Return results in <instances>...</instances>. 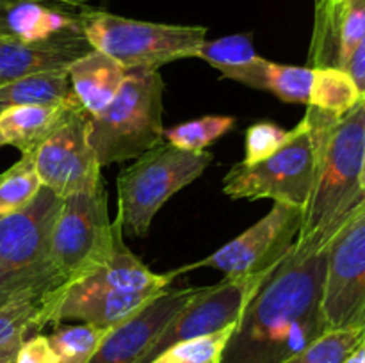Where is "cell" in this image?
I'll use <instances>...</instances> for the list:
<instances>
[{
    "label": "cell",
    "mask_w": 365,
    "mask_h": 363,
    "mask_svg": "<svg viewBox=\"0 0 365 363\" xmlns=\"http://www.w3.org/2000/svg\"><path fill=\"white\" fill-rule=\"evenodd\" d=\"M324 274L327 249H289L235 324L221 363H282L328 331Z\"/></svg>",
    "instance_id": "cell-1"
},
{
    "label": "cell",
    "mask_w": 365,
    "mask_h": 363,
    "mask_svg": "<svg viewBox=\"0 0 365 363\" xmlns=\"http://www.w3.org/2000/svg\"><path fill=\"white\" fill-rule=\"evenodd\" d=\"M305 120L314 148V177L292 248L299 253H317L327 249L335 233L365 203V96L342 116L309 107Z\"/></svg>",
    "instance_id": "cell-2"
},
{
    "label": "cell",
    "mask_w": 365,
    "mask_h": 363,
    "mask_svg": "<svg viewBox=\"0 0 365 363\" xmlns=\"http://www.w3.org/2000/svg\"><path fill=\"white\" fill-rule=\"evenodd\" d=\"M63 198L46 187L18 212L0 217V305L46 298L63 287L52 262V233Z\"/></svg>",
    "instance_id": "cell-3"
},
{
    "label": "cell",
    "mask_w": 365,
    "mask_h": 363,
    "mask_svg": "<svg viewBox=\"0 0 365 363\" xmlns=\"http://www.w3.org/2000/svg\"><path fill=\"white\" fill-rule=\"evenodd\" d=\"M164 80L159 70H128L114 102L91 116L89 141L100 166L138 159L164 141Z\"/></svg>",
    "instance_id": "cell-4"
},
{
    "label": "cell",
    "mask_w": 365,
    "mask_h": 363,
    "mask_svg": "<svg viewBox=\"0 0 365 363\" xmlns=\"http://www.w3.org/2000/svg\"><path fill=\"white\" fill-rule=\"evenodd\" d=\"M82 34L93 50L103 52L125 70H159L163 64L196 57L209 28L132 20L102 9L78 13Z\"/></svg>",
    "instance_id": "cell-5"
},
{
    "label": "cell",
    "mask_w": 365,
    "mask_h": 363,
    "mask_svg": "<svg viewBox=\"0 0 365 363\" xmlns=\"http://www.w3.org/2000/svg\"><path fill=\"white\" fill-rule=\"evenodd\" d=\"M210 162L212 153L185 152L163 141L123 167L118 174L116 214L123 235L146 237L160 206L202 177Z\"/></svg>",
    "instance_id": "cell-6"
},
{
    "label": "cell",
    "mask_w": 365,
    "mask_h": 363,
    "mask_svg": "<svg viewBox=\"0 0 365 363\" xmlns=\"http://www.w3.org/2000/svg\"><path fill=\"white\" fill-rule=\"evenodd\" d=\"M314 177V148L305 116L278 152L255 164H235L223 178L232 199H273L305 210Z\"/></svg>",
    "instance_id": "cell-7"
},
{
    "label": "cell",
    "mask_w": 365,
    "mask_h": 363,
    "mask_svg": "<svg viewBox=\"0 0 365 363\" xmlns=\"http://www.w3.org/2000/svg\"><path fill=\"white\" fill-rule=\"evenodd\" d=\"M113 235L103 184L95 191L63 198L52 233V262L63 287L106 263Z\"/></svg>",
    "instance_id": "cell-8"
},
{
    "label": "cell",
    "mask_w": 365,
    "mask_h": 363,
    "mask_svg": "<svg viewBox=\"0 0 365 363\" xmlns=\"http://www.w3.org/2000/svg\"><path fill=\"white\" fill-rule=\"evenodd\" d=\"M277 267H264L242 276H225L220 283L200 287L198 294L168 324L141 363L152 362L157 354L178 342L216 333L230 324L239 322L245 310Z\"/></svg>",
    "instance_id": "cell-9"
},
{
    "label": "cell",
    "mask_w": 365,
    "mask_h": 363,
    "mask_svg": "<svg viewBox=\"0 0 365 363\" xmlns=\"http://www.w3.org/2000/svg\"><path fill=\"white\" fill-rule=\"evenodd\" d=\"M323 317L328 330L365 327V203L327 246Z\"/></svg>",
    "instance_id": "cell-10"
},
{
    "label": "cell",
    "mask_w": 365,
    "mask_h": 363,
    "mask_svg": "<svg viewBox=\"0 0 365 363\" xmlns=\"http://www.w3.org/2000/svg\"><path fill=\"white\" fill-rule=\"evenodd\" d=\"M302 223V209L274 203L267 216L227 242L223 248L200 262L178 267L175 273L182 274L187 269L212 267L225 273V276H242L264 267H277L294 244Z\"/></svg>",
    "instance_id": "cell-11"
},
{
    "label": "cell",
    "mask_w": 365,
    "mask_h": 363,
    "mask_svg": "<svg viewBox=\"0 0 365 363\" xmlns=\"http://www.w3.org/2000/svg\"><path fill=\"white\" fill-rule=\"evenodd\" d=\"M89 125L91 114L78 109L32 153L41 185L59 198L95 191L103 184L102 166L89 141Z\"/></svg>",
    "instance_id": "cell-12"
},
{
    "label": "cell",
    "mask_w": 365,
    "mask_h": 363,
    "mask_svg": "<svg viewBox=\"0 0 365 363\" xmlns=\"http://www.w3.org/2000/svg\"><path fill=\"white\" fill-rule=\"evenodd\" d=\"M198 292L200 287L164 288L139 312L110 327L88 363H141L168 324Z\"/></svg>",
    "instance_id": "cell-13"
},
{
    "label": "cell",
    "mask_w": 365,
    "mask_h": 363,
    "mask_svg": "<svg viewBox=\"0 0 365 363\" xmlns=\"http://www.w3.org/2000/svg\"><path fill=\"white\" fill-rule=\"evenodd\" d=\"M91 50L82 28H70L34 41L0 36V84L36 73L68 71Z\"/></svg>",
    "instance_id": "cell-14"
},
{
    "label": "cell",
    "mask_w": 365,
    "mask_h": 363,
    "mask_svg": "<svg viewBox=\"0 0 365 363\" xmlns=\"http://www.w3.org/2000/svg\"><path fill=\"white\" fill-rule=\"evenodd\" d=\"M365 38V0H316L312 68L346 70L351 53Z\"/></svg>",
    "instance_id": "cell-15"
},
{
    "label": "cell",
    "mask_w": 365,
    "mask_h": 363,
    "mask_svg": "<svg viewBox=\"0 0 365 363\" xmlns=\"http://www.w3.org/2000/svg\"><path fill=\"white\" fill-rule=\"evenodd\" d=\"M82 105L75 95L56 102L9 107L0 112V134L6 144L20 149L21 155H32Z\"/></svg>",
    "instance_id": "cell-16"
},
{
    "label": "cell",
    "mask_w": 365,
    "mask_h": 363,
    "mask_svg": "<svg viewBox=\"0 0 365 363\" xmlns=\"http://www.w3.org/2000/svg\"><path fill=\"white\" fill-rule=\"evenodd\" d=\"M113 249L106 263L89 273L88 276L81 278L82 283L93 285V287L114 288V290H164L168 285L178 276L175 270L168 274H155L127 248L121 223L113 221Z\"/></svg>",
    "instance_id": "cell-17"
},
{
    "label": "cell",
    "mask_w": 365,
    "mask_h": 363,
    "mask_svg": "<svg viewBox=\"0 0 365 363\" xmlns=\"http://www.w3.org/2000/svg\"><path fill=\"white\" fill-rule=\"evenodd\" d=\"M71 91L81 102L82 109L91 116L106 110L127 78V70L113 57L98 50H91L68 68Z\"/></svg>",
    "instance_id": "cell-18"
},
{
    "label": "cell",
    "mask_w": 365,
    "mask_h": 363,
    "mask_svg": "<svg viewBox=\"0 0 365 363\" xmlns=\"http://www.w3.org/2000/svg\"><path fill=\"white\" fill-rule=\"evenodd\" d=\"M221 77L248 88L273 93L282 102L309 103L312 68L278 64L257 56L250 63L221 71Z\"/></svg>",
    "instance_id": "cell-19"
},
{
    "label": "cell",
    "mask_w": 365,
    "mask_h": 363,
    "mask_svg": "<svg viewBox=\"0 0 365 363\" xmlns=\"http://www.w3.org/2000/svg\"><path fill=\"white\" fill-rule=\"evenodd\" d=\"M81 11L46 6L32 0H16L7 9L6 23L11 36L21 41L48 38L70 28H81Z\"/></svg>",
    "instance_id": "cell-20"
},
{
    "label": "cell",
    "mask_w": 365,
    "mask_h": 363,
    "mask_svg": "<svg viewBox=\"0 0 365 363\" xmlns=\"http://www.w3.org/2000/svg\"><path fill=\"white\" fill-rule=\"evenodd\" d=\"M360 98L362 93L346 70L334 66L312 68V84L307 103L309 107L342 116L351 110Z\"/></svg>",
    "instance_id": "cell-21"
},
{
    "label": "cell",
    "mask_w": 365,
    "mask_h": 363,
    "mask_svg": "<svg viewBox=\"0 0 365 363\" xmlns=\"http://www.w3.org/2000/svg\"><path fill=\"white\" fill-rule=\"evenodd\" d=\"M73 95L68 71H50L0 84V112L9 107L46 103Z\"/></svg>",
    "instance_id": "cell-22"
},
{
    "label": "cell",
    "mask_w": 365,
    "mask_h": 363,
    "mask_svg": "<svg viewBox=\"0 0 365 363\" xmlns=\"http://www.w3.org/2000/svg\"><path fill=\"white\" fill-rule=\"evenodd\" d=\"M41 187L32 155H21L16 164L0 174V217L27 206Z\"/></svg>",
    "instance_id": "cell-23"
},
{
    "label": "cell",
    "mask_w": 365,
    "mask_h": 363,
    "mask_svg": "<svg viewBox=\"0 0 365 363\" xmlns=\"http://www.w3.org/2000/svg\"><path fill=\"white\" fill-rule=\"evenodd\" d=\"M364 337L365 327L360 326L328 330L282 363H342Z\"/></svg>",
    "instance_id": "cell-24"
},
{
    "label": "cell",
    "mask_w": 365,
    "mask_h": 363,
    "mask_svg": "<svg viewBox=\"0 0 365 363\" xmlns=\"http://www.w3.org/2000/svg\"><path fill=\"white\" fill-rule=\"evenodd\" d=\"M232 116H203L164 128V141L185 152H207L210 144L234 128Z\"/></svg>",
    "instance_id": "cell-25"
},
{
    "label": "cell",
    "mask_w": 365,
    "mask_h": 363,
    "mask_svg": "<svg viewBox=\"0 0 365 363\" xmlns=\"http://www.w3.org/2000/svg\"><path fill=\"white\" fill-rule=\"evenodd\" d=\"M109 330L110 327L81 322L59 327L50 335L48 340L61 363H88Z\"/></svg>",
    "instance_id": "cell-26"
},
{
    "label": "cell",
    "mask_w": 365,
    "mask_h": 363,
    "mask_svg": "<svg viewBox=\"0 0 365 363\" xmlns=\"http://www.w3.org/2000/svg\"><path fill=\"white\" fill-rule=\"evenodd\" d=\"M235 324H230L216 333L173 344L148 363H221L223 351L234 333Z\"/></svg>",
    "instance_id": "cell-27"
},
{
    "label": "cell",
    "mask_w": 365,
    "mask_h": 363,
    "mask_svg": "<svg viewBox=\"0 0 365 363\" xmlns=\"http://www.w3.org/2000/svg\"><path fill=\"white\" fill-rule=\"evenodd\" d=\"M259 53L253 46L250 34H232L212 39V41L205 39L196 52V57L207 60L217 71L241 66L255 59Z\"/></svg>",
    "instance_id": "cell-28"
},
{
    "label": "cell",
    "mask_w": 365,
    "mask_h": 363,
    "mask_svg": "<svg viewBox=\"0 0 365 363\" xmlns=\"http://www.w3.org/2000/svg\"><path fill=\"white\" fill-rule=\"evenodd\" d=\"M43 299L36 295H20L0 305V344L18 333H39V313Z\"/></svg>",
    "instance_id": "cell-29"
},
{
    "label": "cell",
    "mask_w": 365,
    "mask_h": 363,
    "mask_svg": "<svg viewBox=\"0 0 365 363\" xmlns=\"http://www.w3.org/2000/svg\"><path fill=\"white\" fill-rule=\"evenodd\" d=\"M289 137V130L269 121H260L246 130V155L242 162L255 164L267 159L282 148Z\"/></svg>",
    "instance_id": "cell-30"
},
{
    "label": "cell",
    "mask_w": 365,
    "mask_h": 363,
    "mask_svg": "<svg viewBox=\"0 0 365 363\" xmlns=\"http://www.w3.org/2000/svg\"><path fill=\"white\" fill-rule=\"evenodd\" d=\"M14 363H61L59 356L56 354L50 345L48 337L41 333H34L25 338L18 351Z\"/></svg>",
    "instance_id": "cell-31"
},
{
    "label": "cell",
    "mask_w": 365,
    "mask_h": 363,
    "mask_svg": "<svg viewBox=\"0 0 365 363\" xmlns=\"http://www.w3.org/2000/svg\"><path fill=\"white\" fill-rule=\"evenodd\" d=\"M346 71L351 75V78L355 80V84L359 85L362 96H365V38L360 41V45L356 46L355 52L351 53V57H349Z\"/></svg>",
    "instance_id": "cell-32"
},
{
    "label": "cell",
    "mask_w": 365,
    "mask_h": 363,
    "mask_svg": "<svg viewBox=\"0 0 365 363\" xmlns=\"http://www.w3.org/2000/svg\"><path fill=\"white\" fill-rule=\"evenodd\" d=\"M31 337L29 333H18L13 338H9L7 342L0 344V363H14L16 359L18 351H20L21 344L25 342V338Z\"/></svg>",
    "instance_id": "cell-33"
},
{
    "label": "cell",
    "mask_w": 365,
    "mask_h": 363,
    "mask_svg": "<svg viewBox=\"0 0 365 363\" xmlns=\"http://www.w3.org/2000/svg\"><path fill=\"white\" fill-rule=\"evenodd\" d=\"M32 2L50 4V6L64 7V9H70V11H84L89 7L88 0H32Z\"/></svg>",
    "instance_id": "cell-34"
},
{
    "label": "cell",
    "mask_w": 365,
    "mask_h": 363,
    "mask_svg": "<svg viewBox=\"0 0 365 363\" xmlns=\"http://www.w3.org/2000/svg\"><path fill=\"white\" fill-rule=\"evenodd\" d=\"M342 363H365V337L362 338V342L346 356Z\"/></svg>",
    "instance_id": "cell-35"
},
{
    "label": "cell",
    "mask_w": 365,
    "mask_h": 363,
    "mask_svg": "<svg viewBox=\"0 0 365 363\" xmlns=\"http://www.w3.org/2000/svg\"><path fill=\"white\" fill-rule=\"evenodd\" d=\"M13 2H16V0H0V36H11L9 31H7L6 16H7V9H9Z\"/></svg>",
    "instance_id": "cell-36"
},
{
    "label": "cell",
    "mask_w": 365,
    "mask_h": 363,
    "mask_svg": "<svg viewBox=\"0 0 365 363\" xmlns=\"http://www.w3.org/2000/svg\"><path fill=\"white\" fill-rule=\"evenodd\" d=\"M362 185L365 189V141H364V166H362Z\"/></svg>",
    "instance_id": "cell-37"
},
{
    "label": "cell",
    "mask_w": 365,
    "mask_h": 363,
    "mask_svg": "<svg viewBox=\"0 0 365 363\" xmlns=\"http://www.w3.org/2000/svg\"><path fill=\"white\" fill-rule=\"evenodd\" d=\"M6 144V141H4V137H2V134H0V146H4Z\"/></svg>",
    "instance_id": "cell-38"
}]
</instances>
